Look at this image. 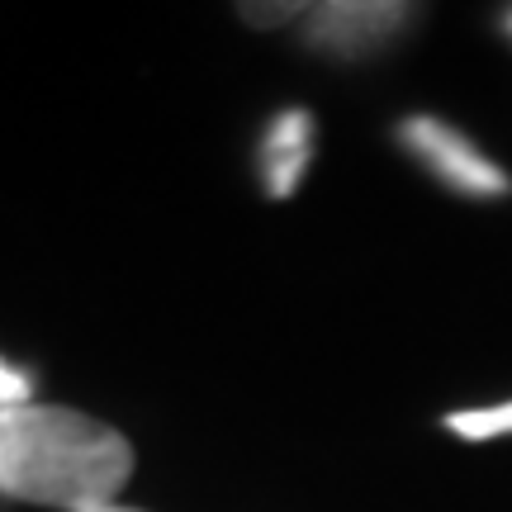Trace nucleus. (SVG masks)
<instances>
[{"label":"nucleus","instance_id":"f257e3e1","mask_svg":"<svg viewBox=\"0 0 512 512\" xmlns=\"http://www.w3.org/2000/svg\"><path fill=\"white\" fill-rule=\"evenodd\" d=\"M133 475V446L119 427L76 408H0V494L43 508H105Z\"/></svg>","mask_w":512,"mask_h":512},{"label":"nucleus","instance_id":"f03ea898","mask_svg":"<svg viewBox=\"0 0 512 512\" xmlns=\"http://www.w3.org/2000/svg\"><path fill=\"white\" fill-rule=\"evenodd\" d=\"M403 143L413 147L441 181L465 190V195H508L512 190L508 171H498L465 133H456L441 119H408L403 124Z\"/></svg>","mask_w":512,"mask_h":512},{"label":"nucleus","instance_id":"7ed1b4c3","mask_svg":"<svg viewBox=\"0 0 512 512\" xmlns=\"http://www.w3.org/2000/svg\"><path fill=\"white\" fill-rule=\"evenodd\" d=\"M309 43L328 48L337 57H361L380 48L384 38H394L408 24V5H313L309 10Z\"/></svg>","mask_w":512,"mask_h":512},{"label":"nucleus","instance_id":"20e7f679","mask_svg":"<svg viewBox=\"0 0 512 512\" xmlns=\"http://www.w3.org/2000/svg\"><path fill=\"white\" fill-rule=\"evenodd\" d=\"M309 114L304 110H290L280 114L266 133V147H261V157H266V181H271V195H294V185L304 176V166H309Z\"/></svg>","mask_w":512,"mask_h":512},{"label":"nucleus","instance_id":"39448f33","mask_svg":"<svg viewBox=\"0 0 512 512\" xmlns=\"http://www.w3.org/2000/svg\"><path fill=\"white\" fill-rule=\"evenodd\" d=\"M446 427L456 432L460 441H494L512 432V403H498V408H475V413H451Z\"/></svg>","mask_w":512,"mask_h":512},{"label":"nucleus","instance_id":"423d86ee","mask_svg":"<svg viewBox=\"0 0 512 512\" xmlns=\"http://www.w3.org/2000/svg\"><path fill=\"white\" fill-rule=\"evenodd\" d=\"M29 375L24 370H10L5 361H0V408H24V399H29Z\"/></svg>","mask_w":512,"mask_h":512},{"label":"nucleus","instance_id":"0eeeda50","mask_svg":"<svg viewBox=\"0 0 512 512\" xmlns=\"http://www.w3.org/2000/svg\"><path fill=\"white\" fill-rule=\"evenodd\" d=\"M86 512H143V508H114V503H105V508H86Z\"/></svg>","mask_w":512,"mask_h":512}]
</instances>
